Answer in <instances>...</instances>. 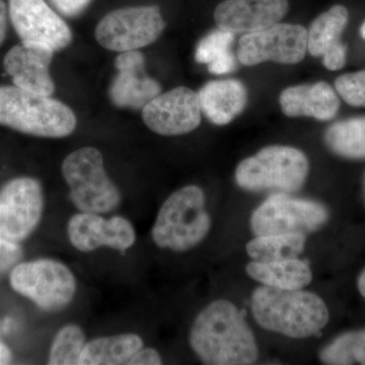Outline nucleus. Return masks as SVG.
<instances>
[{
	"label": "nucleus",
	"instance_id": "obj_1",
	"mask_svg": "<svg viewBox=\"0 0 365 365\" xmlns=\"http://www.w3.org/2000/svg\"><path fill=\"white\" fill-rule=\"evenodd\" d=\"M189 341L204 364L248 365L258 360L254 334L240 309L228 300L211 302L196 317Z\"/></svg>",
	"mask_w": 365,
	"mask_h": 365
},
{
	"label": "nucleus",
	"instance_id": "obj_30",
	"mask_svg": "<svg viewBox=\"0 0 365 365\" xmlns=\"http://www.w3.org/2000/svg\"><path fill=\"white\" fill-rule=\"evenodd\" d=\"M51 2L60 14L67 18H74L88 9L91 0H51Z\"/></svg>",
	"mask_w": 365,
	"mask_h": 365
},
{
	"label": "nucleus",
	"instance_id": "obj_32",
	"mask_svg": "<svg viewBox=\"0 0 365 365\" xmlns=\"http://www.w3.org/2000/svg\"><path fill=\"white\" fill-rule=\"evenodd\" d=\"M7 30V9L6 2L0 0V46L6 39Z\"/></svg>",
	"mask_w": 365,
	"mask_h": 365
},
{
	"label": "nucleus",
	"instance_id": "obj_20",
	"mask_svg": "<svg viewBox=\"0 0 365 365\" xmlns=\"http://www.w3.org/2000/svg\"><path fill=\"white\" fill-rule=\"evenodd\" d=\"M246 272L252 279L279 289H304L313 280L309 264L299 258L270 263L253 261L246 266Z\"/></svg>",
	"mask_w": 365,
	"mask_h": 365
},
{
	"label": "nucleus",
	"instance_id": "obj_29",
	"mask_svg": "<svg viewBox=\"0 0 365 365\" xmlns=\"http://www.w3.org/2000/svg\"><path fill=\"white\" fill-rule=\"evenodd\" d=\"M21 257L23 250L19 242L0 239V274L14 267L21 260Z\"/></svg>",
	"mask_w": 365,
	"mask_h": 365
},
{
	"label": "nucleus",
	"instance_id": "obj_18",
	"mask_svg": "<svg viewBox=\"0 0 365 365\" xmlns=\"http://www.w3.org/2000/svg\"><path fill=\"white\" fill-rule=\"evenodd\" d=\"M281 110L287 117H313L328 121L336 116L340 100L329 83L289 86L281 93Z\"/></svg>",
	"mask_w": 365,
	"mask_h": 365
},
{
	"label": "nucleus",
	"instance_id": "obj_11",
	"mask_svg": "<svg viewBox=\"0 0 365 365\" xmlns=\"http://www.w3.org/2000/svg\"><path fill=\"white\" fill-rule=\"evenodd\" d=\"M44 194L39 181L21 177L0 190V239L20 242L39 225Z\"/></svg>",
	"mask_w": 365,
	"mask_h": 365
},
{
	"label": "nucleus",
	"instance_id": "obj_35",
	"mask_svg": "<svg viewBox=\"0 0 365 365\" xmlns=\"http://www.w3.org/2000/svg\"><path fill=\"white\" fill-rule=\"evenodd\" d=\"M360 35L365 40V21L362 24L361 28H360Z\"/></svg>",
	"mask_w": 365,
	"mask_h": 365
},
{
	"label": "nucleus",
	"instance_id": "obj_9",
	"mask_svg": "<svg viewBox=\"0 0 365 365\" xmlns=\"http://www.w3.org/2000/svg\"><path fill=\"white\" fill-rule=\"evenodd\" d=\"M165 28L160 7H125L106 14L96 29V39L111 51H133L155 42Z\"/></svg>",
	"mask_w": 365,
	"mask_h": 365
},
{
	"label": "nucleus",
	"instance_id": "obj_21",
	"mask_svg": "<svg viewBox=\"0 0 365 365\" xmlns=\"http://www.w3.org/2000/svg\"><path fill=\"white\" fill-rule=\"evenodd\" d=\"M143 347V340L137 334L97 338L86 343L79 359L81 365H120Z\"/></svg>",
	"mask_w": 365,
	"mask_h": 365
},
{
	"label": "nucleus",
	"instance_id": "obj_14",
	"mask_svg": "<svg viewBox=\"0 0 365 365\" xmlns=\"http://www.w3.org/2000/svg\"><path fill=\"white\" fill-rule=\"evenodd\" d=\"M67 234L72 246L83 253L105 247L124 252L136 242L135 228L123 216L105 218L98 213L81 211L69 220Z\"/></svg>",
	"mask_w": 365,
	"mask_h": 365
},
{
	"label": "nucleus",
	"instance_id": "obj_3",
	"mask_svg": "<svg viewBox=\"0 0 365 365\" xmlns=\"http://www.w3.org/2000/svg\"><path fill=\"white\" fill-rule=\"evenodd\" d=\"M76 123L71 108L49 96L0 86V125L29 135L62 138L73 133Z\"/></svg>",
	"mask_w": 365,
	"mask_h": 365
},
{
	"label": "nucleus",
	"instance_id": "obj_16",
	"mask_svg": "<svg viewBox=\"0 0 365 365\" xmlns=\"http://www.w3.org/2000/svg\"><path fill=\"white\" fill-rule=\"evenodd\" d=\"M288 9V0H225L216 6L213 16L220 30L245 35L280 23Z\"/></svg>",
	"mask_w": 365,
	"mask_h": 365
},
{
	"label": "nucleus",
	"instance_id": "obj_36",
	"mask_svg": "<svg viewBox=\"0 0 365 365\" xmlns=\"http://www.w3.org/2000/svg\"><path fill=\"white\" fill-rule=\"evenodd\" d=\"M364 193H365V175H364Z\"/></svg>",
	"mask_w": 365,
	"mask_h": 365
},
{
	"label": "nucleus",
	"instance_id": "obj_7",
	"mask_svg": "<svg viewBox=\"0 0 365 365\" xmlns=\"http://www.w3.org/2000/svg\"><path fill=\"white\" fill-rule=\"evenodd\" d=\"M11 285L45 311L68 306L76 292V279L66 264L52 259L19 264L11 274Z\"/></svg>",
	"mask_w": 365,
	"mask_h": 365
},
{
	"label": "nucleus",
	"instance_id": "obj_22",
	"mask_svg": "<svg viewBox=\"0 0 365 365\" xmlns=\"http://www.w3.org/2000/svg\"><path fill=\"white\" fill-rule=\"evenodd\" d=\"M349 20L344 6L337 4L319 14L307 31V51L314 57H323L336 46L342 44L341 36Z\"/></svg>",
	"mask_w": 365,
	"mask_h": 365
},
{
	"label": "nucleus",
	"instance_id": "obj_4",
	"mask_svg": "<svg viewBox=\"0 0 365 365\" xmlns=\"http://www.w3.org/2000/svg\"><path fill=\"white\" fill-rule=\"evenodd\" d=\"M211 218L205 209V194L195 185L172 194L158 211L151 235L160 249L186 252L207 237Z\"/></svg>",
	"mask_w": 365,
	"mask_h": 365
},
{
	"label": "nucleus",
	"instance_id": "obj_10",
	"mask_svg": "<svg viewBox=\"0 0 365 365\" xmlns=\"http://www.w3.org/2000/svg\"><path fill=\"white\" fill-rule=\"evenodd\" d=\"M307 52V29L278 23L265 30L242 35L237 45V58L246 66L266 61L292 66L302 62Z\"/></svg>",
	"mask_w": 365,
	"mask_h": 365
},
{
	"label": "nucleus",
	"instance_id": "obj_19",
	"mask_svg": "<svg viewBox=\"0 0 365 365\" xmlns=\"http://www.w3.org/2000/svg\"><path fill=\"white\" fill-rule=\"evenodd\" d=\"M201 111L213 124L227 125L245 110L248 93L237 79L209 81L198 91Z\"/></svg>",
	"mask_w": 365,
	"mask_h": 365
},
{
	"label": "nucleus",
	"instance_id": "obj_33",
	"mask_svg": "<svg viewBox=\"0 0 365 365\" xmlns=\"http://www.w3.org/2000/svg\"><path fill=\"white\" fill-rule=\"evenodd\" d=\"M11 359H13V355L11 350L0 340V365L9 364Z\"/></svg>",
	"mask_w": 365,
	"mask_h": 365
},
{
	"label": "nucleus",
	"instance_id": "obj_25",
	"mask_svg": "<svg viewBox=\"0 0 365 365\" xmlns=\"http://www.w3.org/2000/svg\"><path fill=\"white\" fill-rule=\"evenodd\" d=\"M325 143L340 157L365 158V117L351 118L333 124L326 130Z\"/></svg>",
	"mask_w": 365,
	"mask_h": 365
},
{
	"label": "nucleus",
	"instance_id": "obj_26",
	"mask_svg": "<svg viewBox=\"0 0 365 365\" xmlns=\"http://www.w3.org/2000/svg\"><path fill=\"white\" fill-rule=\"evenodd\" d=\"M319 360L330 365H365V330L343 334L322 349Z\"/></svg>",
	"mask_w": 365,
	"mask_h": 365
},
{
	"label": "nucleus",
	"instance_id": "obj_15",
	"mask_svg": "<svg viewBox=\"0 0 365 365\" xmlns=\"http://www.w3.org/2000/svg\"><path fill=\"white\" fill-rule=\"evenodd\" d=\"M118 73L113 78L109 96L113 104L119 108L143 110L150 101L162 93V86L145 73L143 53L121 52L115 60Z\"/></svg>",
	"mask_w": 365,
	"mask_h": 365
},
{
	"label": "nucleus",
	"instance_id": "obj_8",
	"mask_svg": "<svg viewBox=\"0 0 365 365\" xmlns=\"http://www.w3.org/2000/svg\"><path fill=\"white\" fill-rule=\"evenodd\" d=\"M328 218V210L322 204L280 193L268 197L254 211L250 225L255 237L307 235L319 230Z\"/></svg>",
	"mask_w": 365,
	"mask_h": 365
},
{
	"label": "nucleus",
	"instance_id": "obj_17",
	"mask_svg": "<svg viewBox=\"0 0 365 365\" xmlns=\"http://www.w3.org/2000/svg\"><path fill=\"white\" fill-rule=\"evenodd\" d=\"M54 52L48 45L21 42L6 53L4 69L11 76L14 86L50 97L55 90L49 72Z\"/></svg>",
	"mask_w": 365,
	"mask_h": 365
},
{
	"label": "nucleus",
	"instance_id": "obj_12",
	"mask_svg": "<svg viewBox=\"0 0 365 365\" xmlns=\"http://www.w3.org/2000/svg\"><path fill=\"white\" fill-rule=\"evenodd\" d=\"M198 93L186 86L160 93L143 109L146 126L163 136H177L195 130L201 123Z\"/></svg>",
	"mask_w": 365,
	"mask_h": 365
},
{
	"label": "nucleus",
	"instance_id": "obj_6",
	"mask_svg": "<svg viewBox=\"0 0 365 365\" xmlns=\"http://www.w3.org/2000/svg\"><path fill=\"white\" fill-rule=\"evenodd\" d=\"M61 170L72 203L81 212L104 215L121 203L120 190L106 173L104 158L97 148L73 151L64 160Z\"/></svg>",
	"mask_w": 365,
	"mask_h": 365
},
{
	"label": "nucleus",
	"instance_id": "obj_24",
	"mask_svg": "<svg viewBox=\"0 0 365 365\" xmlns=\"http://www.w3.org/2000/svg\"><path fill=\"white\" fill-rule=\"evenodd\" d=\"M306 242V235L302 234L261 235L250 241L246 250L252 260L270 263L299 258Z\"/></svg>",
	"mask_w": 365,
	"mask_h": 365
},
{
	"label": "nucleus",
	"instance_id": "obj_23",
	"mask_svg": "<svg viewBox=\"0 0 365 365\" xmlns=\"http://www.w3.org/2000/svg\"><path fill=\"white\" fill-rule=\"evenodd\" d=\"M235 34L227 31H212L197 45L195 59L198 63L207 64L208 71L215 76L230 73L237 68V59L232 51Z\"/></svg>",
	"mask_w": 365,
	"mask_h": 365
},
{
	"label": "nucleus",
	"instance_id": "obj_13",
	"mask_svg": "<svg viewBox=\"0 0 365 365\" xmlns=\"http://www.w3.org/2000/svg\"><path fill=\"white\" fill-rule=\"evenodd\" d=\"M9 4L11 23L21 42L41 43L54 51L71 44V29L45 0H9Z\"/></svg>",
	"mask_w": 365,
	"mask_h": 365
},
{
	"label": "nucleus",
	"instance_id": "obj_28",
	"mask_svg": "<svg viewBox=\"0 0 365 365\" xmlns=\"http://www.w3.org/2000/svg\"><path fill=\"white\" fill-rule=\"evenodd\" d=\"M335 88L348 105L365 108V71L343 74L336 79Z\"/></svg>",
	"mask_w": 365,
	"mask_h": 365
},
{
	"label": "nucleus",
	"instance_id": "obj_31",
	"mask_svg": "<svg viewBox=\"0 0 365 365\" xmlns=\"http://www.w3.org/2000/svg\"><path fill=\"white\" fill-rule=\"evenodd\" d=\"M163 364L160 353L153 348H141L129 359V365H160Z\"/></svg>",
	"mask_w": 365,
	"mask_h": 365
},
{
	"label": "nucleus",
	"instance_id": "obj_2",
	"mask_svg": "<svg viewBox=\"0 0 365 365\" xmlns=\"http://www.w3.org/2000/svg\"><path fill=\"white\" fill-rule=\"evenodd\" d=\"M257 324L270 332L294 339L317 335L329 322V311L318 295L304 290L260 287L251 302Z\"/></svg>",
	"mask_w": 365,
	"mask_h": 365
},
{
	"label": "nucleus",
	"instance_id": "obj_27",
	"mask_svg": "<svg viewBox=\"0 0 365 365\" xmlns=\"http://www.w3.org/2000/svg\"><path fill=\"white\" fill-rule=\"evenodd\" d=\"M86 334L78 325H67L55 335L50 348L48 364L51 365L79 364L86 344Z\"/></svg>",
	"mask_w": 365,
	"mask_h": 365
},
{
	"label": "nucleus",
	"instance_id": "obj_34",
	"mask_svg": "<svg viewBox=\"0 0 365 365\" xmlns=\"http://www.w3.org/2000/svg\"><path fill=\"white\" fill-rule=\"evenodd\" d=\"M357 284H359V290L360 294L364 295L365 297V270L364 272L360 274L359 282H357Z\"/></svg>",
	"mask_w": 365,
	"mask_h": 365
},
{
	"label": "nucleus",
	"instance_id": "obj_5",
	"mask_svg": "<svg viewBox=\"0 0 365 365\" xmlns=\"http://www.w3.org/2000/svg\"><path fill=\"white\" fill-rule=\"evenodd\" d=\"M307 155L297 148L271 145L245 158L235 170V181L248 191H299L309 176Z\"/></svg>",
	"mask_w": 365,
	"mask_h": 365
}]
</instances>
